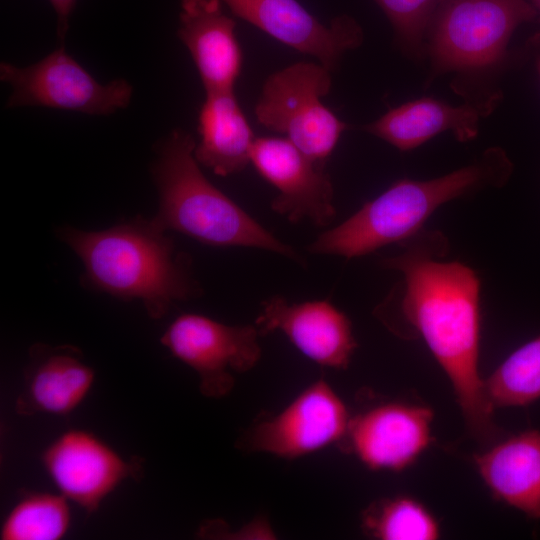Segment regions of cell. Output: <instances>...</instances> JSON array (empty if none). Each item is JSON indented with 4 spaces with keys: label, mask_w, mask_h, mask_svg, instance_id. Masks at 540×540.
Segmentation results:
<instances>
[{
    "label": "cell",
    "mask_w": 540,
    "mask_h": 540,
    "mask_svg": "<svg viewBox=\"0 0 540 540\" xmlns=\"http://www.w3.org/2000/svg\"><path fill=\"white\" fill-rule=\"evenodd\" d=\"M383 267L403 274L401 295H390L375 314L392 331L405 323L426 342L448 377L468 432L484 445L501 433L493 420L479 372L480 281L460 262H442L430 251L409 247L385 258Z\"/></svg>",
    "instance_id": "6da1fadb"
},
{
    "label": "cell",
    "mask_w": 540,
    "mask_h": 540,
    "mask_svg": "<svg viewBox=\"0 0 540 540\" xmlns=\"http://www.w3.org/2000/svg\"><path fill=\"white\" fill-rule=\"evenodd\" d=\"M165 232L153 219L137 217L100 231L65 227L60 237L81 259L86 285L138 299L159 319L174 303L201 293L190 256L177 251Z\"/></svg>",
    "instance_id": "7a4b0ae2"
},
{
    "label": "cell",
    "mask_w": 540,
    "mask_h": 540,
    "mask_svg": "<svg viewBox=\"0 0 540 540\" xmlns=\"http://www.w3.org/2000/svg\"><path fill=\"white\" fill-rule=\"evenodd\" d=\"M511 170L505 152L490 148L473 163L443 176L400 179L348 219L319 234L307 250L351 259L391 243L405 242L440 206L485 187L501 186Z\"/></svg>",
    "instance_id": "3957f363"
},
{
    "label": "cell",
    "mask_w": 540,
    "mask_h": 540,
    "mask_svg": "<svg viewBox=\"0 0 540 540\" xmlns=\"http://www.w3.org/2000/svg\"><path fill=\"white\" fill-rule=\"evenodd\" d=\"M195 146L193 136L179 128L159 143L151 168L159 194L153 221L164 231H177L209 246L258 248L304 264L294 248L206 178L194 156Z\"/></svg>",
    "instance_id": "277c9868"
},
{
    "label": "cell",
    "mask_w": 540,
    "mask_h": 540,
    "mask_svg": "<svg viewBox=\"0 0 540 540\" xmlns=\"http://www.w3.org/2000/svg\"><path fill=\"white\" fill-rule=\"evenodd\" d=\"M537 19L528 0H444L424 47L431 75L477 76L499 67L515 30Z\"/></svg>",
    "instance_id": "5b68a950"
},
{
    "label": "cell",
    "mask_w": 540,
    "mask_h": 540,
    "mask_svg": "<svg viewBox=\"0 0 540 540\" xmlns=\"http://www.w3.org/2000/svg\"><path fill=\"white\" fill-rule=\"evenodd\" d=\"M331 85V71L322 64H291L265 80L255 105L256 119L266 129L283 134L311 160L326 164L348 129L321 101Z\"/></svg>",
    "instance_id": "8992f818"
},
{
    "label": "cell",
    "mask_w": 540,
    "mask_h": 540,
    "mask_svg": "<svg viewBox=\"0 0 540 540\" xmlns=\"http://www.w3.org/2000/svg\"><path fill=\"white\" fill-rule=\"evenodd\" d=\"M0 80L11 87L5 108L46 107L107 116L128 107L133 86L123 78L98 82L64 45L29 66L2 61Z\"/></svg>",
    "instance_id": "52a82bcc"
},
{
    "label": "cell",
    "mask_w": 540,
    "mask_h": 540,
    "mask_svg": "<svg viewBox=\"0 0 540 540\" xmlns=\"http://www.w3.org/2000/svg\"><path fill=\"white\" fill-rule=\"evenodd\" d=\"M260 332L253 325H228L200 314L178 316L161 337L171 354L199 376L201 393L228 395L235 374L253 369L261 358Z\"/></svg>",
    "instance_id": "ba28073f"
},
{
    "label": "cell",
    "mask_w": 540,
    "mask_h": 540,
    "mask_svg": "<svg viewBox=\"0 0 540 540\" xmlns=\"http://www.w3.org/2000/svg\"><path fill=\"white\" fill-rule=\"evenodd\" d=\"M351 417L331 385L319 379L277 414L253 425L241 440L251 452L296 459L344 440Z\"/></svg>",
    "instance_id": "9c48e42d"
},
{
    "label": "cell",
    "mask_w": 540,
    "mask_h": 540,
    "mask_svg": "<svg viewBox=\"0 0 540 540\" xmlns=\"http://www.w3.org/2000/svg\"><path fill=\"white\" fill-rule=\"evenodd\" d=\"M251 163L277 190L271 209L296 223L309 220L318 227L336 216L334 190L326 164L318 163L286 138H256Z\"/></svg>",
    "instance_id": "30bf717a"
},
{
    "label": "cell",
    "mask_w": 540,
    "mask_h": 540,
    "mask_svg": "<svg viewBox=\"0 0 540 540\" xmlns=\"http://www.w3.org/2000/svg\"><path fill=\"white\" fill-rule=\"evenodd\" d=\"M237 17L298 52L316 58L331 72L345 52L359 47V23L343 14L323 24L297 0H221Z\"/></svg>",
    "instance_id": "8fae6325"
},
{
    "label": "cell",
    "mask_w": 540,
    "mask_h": 540,
    "mask_svg": "<svg viewBox=\"0 0 540 540\" xmlns=\"http://www.w3.org/2000/svg\"><path fill=\"white\" fill-rule=\"evenodd\" d=\"M43 465L61 494L88 512L122 481L138 477L140 462L123 459L92 433L71 430L43 453Z\"/></svg>",
    "instance_id": "7c38bea8"
},
{
    "label": "cell",
    "mask_w": 540,
    "mask_h": 540,
    "mask_svg": "<svg viewBox=\"0 0 540 540\" xmlns=\"http://www.w3.org/2000/svg\"><path fill=\"white\" fill-rule=\"evenodd\" d=\"M254 324L261 335L282 332L323 367L346 369L357 348L350 319L327 300L290 302L275 295L262 302Z\"/></svg>",
    "instance_id": "4fadbf2b"
},
{
    "label": "cell",
    "mask_w": 540,
    "mask_h": 540,
    "mask_svg": "<svg viewBox=\"0 0 540 540\" xmlns=\"http://www.w3.org/2000/svg\"><path fill=\"white\" fill-rule=\"evenodd\" d=\"M432 420L428 407L388 402L351 418L344 440L367 468L398 472L429 446Z\"/></svg>",
    "instance_id": "5bb4252c"
},
{
    "label": "cell",
    "mask_w": 540,
    "mask_h": 540,
    "mask_svg": "<svg viewBox=\"0 0 540 540\" xmlns=\"http://www.w3.org/2000/svg\"><path fill=\"white\" fill-rule=\"evenodd\" d=\"M221 0H181L178 38L189 51L205 92L232 90L243 55L235 21Z\"/></svg>",
    "instance_id": "9a60e30c"
},
{
    "label": "cell",
    "mask_w": 540,
    "mask_h": 540,
    "mask_svg": "<svg viewBox=\"0 0 540 540\" xmlns=\"http://www.w3.org/2000/svg\"><path fill=\"white\" fill-rule=\"evenodd\" d=\"M93 381L94 371L78 348L36 343L29 349L15 410L23 416L68 414L84 400Z\"/></svg>",
    "instance_id": "2e32d148"
},
{
    "label": "cell",
    "mask_w": 540,
    "mask_h": 540,
    "mask_svg": "<svg viewBox=\"0 0 540 540\" xmlns=\"http://www.w3.org/2000/svg\"><path fill=\"white\" fill-rule=\"evenodd\" d=\"M494 106L476 101L453 106L442 100L423 97L389 109L361 129L400 151L413 150L448 131L464 142L476 137L481 117H485Z\"/></svg>",
    "instance_id": "e0dca14e"
},
{
    "label": "cell",
    "mask_w": 540,
    "mask_h": 540,
    "mask_svg": "<svg viewBox=\"0 0 540 540\" xmlns=\"http://www.w3.org/2000/svg\"><path fill=\"white\" fill-rule=\"evenodd\" d=\"M479 475L497 500L540 519V431L497 440L474 456Z\"/></svg>",
    "instance_id": "ac0fdd59"
},
{
    "label": "cell",
    "mask_w": 540,
    "mask_h": 540,
    "mask_svg": "<svg viewBox=\"0 0 540 540\" xmlns=\"http://www.w3.org/2000/svg\"><path fill=\"white\" fill-rule=\"evenodd\" d=\"M200 141L194 156L219 176L243 171L251 163L256 137L232 90L205 92L198 114Z\"/></svg>",
    "instance_id": "d6986e66"
},
{
    "label": "cell",
    "mask_w": 540,
    "mask_h": 540,
    "mask_svg": "<svg viewBox=\"0 0 540 540\" xmlns=\"http://www.w3.org/2000/svg\"><path fill=\"white\" fill-rule=\"evenodd\" d=\"M362 528L381 540H435L440 526L434 515L408 496L385 498L372 503L362 515Z\"/></svg>",
    "instance_id": "ffe728a7"
},
{
    "label": "cell",
    "mask_w": 540,
    "mask_h": 540,
    "mask_svg": "<svg viewBox=\"0 0 540 540\" xmlns=\"http://www.w3.org/2000/svg\"><path fill=\"white\" fill-rule=\"evenodd\" d=\"M493 408L518 407L540 399V335L511 353L484 379Z\"/></svg>",
    "instance_id": "44dd1931"
},
{
    "label": "cell",
    "mask_w": 540,
    "mask_h": 540,
    "mask_svg": "<svg viewBox=\"0 0 540 540\" xmlns=\"http://www.w3.org/2000/svg\"><path fill=\"white\" fill-rule=\"evenodd\" d=\"M70 525L67 498L49 493H29L6 517L2 540H57Z\"/></svg>",
    "instance_id": "7402d4cb"
},
{
    "label": "cell",
    "mask_w": 540,
    "mask_h": 540,
    "mask_svg": "<svg viewBox=\"0 0 540 540\" xmlns=\"http://www.w3.org/2000/svg\"><path fill=\"white\" fill-rule=\"evenodd\" d=\"M444 0H374L391 23L396 42L408 55L424 57L429 24Z\"/></svg>",
    "instance_id": "603a6c76"
},
{
    "label": "cell",
    "mask_w": 540,
    "mask_h": 540,
    "mask_svg": "<svg viewBox=\"0 0 540 540\" xmlns=\"http://www.w3.org/2000/svg\"><path fill=\"white\" fill-rule=\"evenodd\" d=\"M57 18L56 32L61 45H64L69 30V21L76 0H49Z\"/></svg>",
    "instance_id": "cb8c5ba5"
},
{
    "label": "cell",
    "mask_w": 540,
    "mask_h": 540,
    "mask_svg": "<svg viewBox=\"0 0 540 540\" xmlns=\"http://www.w3.org/2000/svg\"><path fill=\"white\" fill-rule=\"evenodd\" d=\"M532 6L534 7L536 13H537V19L540 20V0H528Z\"/></svg>",
    "instance_id": "d4e9b609"
},
{
    "label": "cell",
    "mask_w": 540,
    "mask_h": 540,
    "mask_svg": "<svg viewBox=\"0 0 540 540\" xmlns=\"http://www.w3.org/2000/svg\"><path fill=\"white\" fill-rule=\"evenodd\" d=\"M536 68H537L538 75L540 77V53L538 54L536 58Z\"/></svg>",
    "instance_id": "484cf974"
}]
</instances>
